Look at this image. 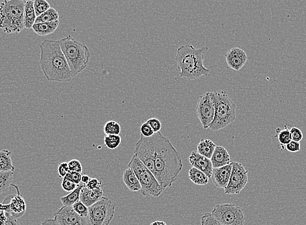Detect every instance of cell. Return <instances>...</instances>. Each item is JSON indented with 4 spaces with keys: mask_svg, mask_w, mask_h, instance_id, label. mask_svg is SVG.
I'll return each mask as SVG.
<instances>
[{
    "mask_svg": "<svg viewBox=\"0 0 306 225\" xmlns=\"http://www.w3.org/2000/svg\"><path fill=\"white\" fill-rule=\"evenodd\" d=\"M154 143L155 178L164 190L170 187L177 180L183 170L181 154L172 145L170 139L161 132L152 135Z\"/></svg>",
    "mask_w": 306,
    "mask_h": 225,
    "instance_id": "1",
    "label": "cell"
},
{
    "mask_svg": "<svg viewBox=\"0 0 306 225\" xmlns=\"http://www.w3.org/2000/svg\"><path fill=\"white\" fill-rule=\"evenodd\" d=\"M40 65L49 82H69L73 76L58 41L47 40L40 46Z\"/></svg>",
    "mask_w": 306,
    "mask_h": 225,
    "instance_id": "2",
    "label": "cell"
},
{
    "mask_svg": "<svg viewBox=\"0 0 306 225\" xmlns=\"http://www.w3.org/2000/svg\"><path fill=\"white\" fill-rule=\"evenodd\" d=\"M208 50L207 47L196 49L190 45L179 47L174 59L180 70L179 76L184 79L194 80L208 76L211 70L205 67L203 63L205 52Z\"/></svg>",
    "mask_w": 306,
    "mask_h": 225,
    "instance_id": "3",
    "label": "cell"
},
{
    "mask_svg": "<svg viewBox=\"0 0 306 225\" xmlns=\"http://www.w3.org/2000/svg\"><path fill=\"white\" fill-rule=\"evenodd\" d=\"M24 0H4L0 4V29L8 34H18L25 29Z\"/></svg>",
    "mask_w": 306,
    "mask_h": 225,
    "instance_id": "4",
    "label": "cell"
},
{
    "mask_svg": "<svg viewBox=\"0 0 306 225\" xmlns=\"http://www.w3.org/2000/svg\"><path fill=\"white\" fill-rule=\"evenodd\" d=\"M58 41L74 78L86 69L90 60V52L86 45L71 36Z\"/></svg>",
    "mask_w": 306,
    "mask_h": 225,
    "instance_id": "5",
    "label": "cell"
},
{
    "mask_svg": "<svg viewBox=\"0 0 306 225\" xmlns=\"http://www.w3.org/2000/svg\"><path fill=\"white\" fill-rule=\"evenodd\" d=\"M215 115L209 128L218 131L226 128L236 120L237 105L225 91L211 92Z\"/></svg>",
    "mask_w": 306,
    "mask_h": 225,
    "instance_id": "6",
    "label": "cell"
},
{
    "mask_svg": "<svg viewBox=\"0 0 306 225\" xmlns=\"http://www.w3.org/2000/svg\"><path fill=\"white\" fill-rule=\"evenodd\" d=\"M128 167L134 170L138 178L141 186L140 192L142 195L155 198L161 196L164 191L163 187L152 172L135 155H133Z\"/></svg>",
    "mask_w": 306,
    "mask_h": 225,
    "instance_id": "7",
    "label": "cell"
},
{
    "mask_svg": "<svg viewBox=\"0 0 306 225\" xmlns=\"http://www.w3.org/2000/svg\"><path fill=\"white\" fill-rule=\"evenodd\" d=\"M88 207L87 218L89 225H109L114 217L115 204L105 196Z\"/></svg>",
    "mask_w": 306,
    "mask_h": 225,
    "instance_id": "8",
    "label": "cell"
},
{
    "mask_svg": "<svg viewBox=\"0 0 306 225\" xmlns=\"http://www.w3.org/2000/svg\"><path fill=\"white\" fill-rule=\"evenodd\" d=\"M212 215L224 225H244L245 216L241 207L235 204H220L214 206Z\"/></svg>",
    "mask_w": 306,
    "mask_h": 225,
    "instance_id": "9",
    "label": "cell"
},
{
    "mask_svg": "<svg viewBox=\"0 0 306 225\" xmlns=\"http://www.w3.org/2000/svg\"><path fill=\"white\" fill-rule=\"evenodd\" d=\"M231 164L232 172L230 180L224 192L226 195H239L248 182V171L242 163L232 161Z\"/></svg>",
    "mask_w": 306,
    "mask_h": 225,
    "instance_id": "10",
    "label": "cell"
},
{
    "mask_svg": "<svg viewBox=\"0 0 306 225\" xmlns=\"http://www.w3.org/2000/svg\"><path fill=\"white\" fill-rule=\"evenodd\" d=\"M134 155L145 165L155 176L154 143L152 137H147L141 134L140 139L135 144Z\"/></svg>",
    "mask_w": 306,
    "mask_h": 225,
    "instance_id": "11",
    "label": "cell"
},
{
    "mask_svg": "<svg viewBox=\"0 0 306 225\" xmlns=\"http://www.w3.org/2000/svg\"><path fill=\"white\" fill-rule=\"evenodd\" d=\"M197 115L203 128L207 130L213 122L215 115V108L211 92H207L204 95L200 96L198 104L196 107Z\"/></svg>",
    "mask_w": 306,
    "mask_h": 225,
    "instance_id": "12",
    "label": "cell"
},
{
    "mask_svg": "<svg viewBox=\"0 0 306 225\" xmlns=\"http://www.w3.org/2000/svg\"><path fill=\"white\" fill-rule=\"evenodd\" d=\"M11 185L17 190V193L7 196L2 205L6 212L10 213L13 217L18 219L26 213L27 207L25 198L20 193L18 186L12 183Z\"/></svg>",
    "mask_w": 306,
    "mask_h": 225,
    "instance_id": "13",
    "label": "cell"
},
{
    "mask_svg": "<svg viewBox=\"0 0 306 225\" xmlns=\"http://www.w3.org/2000/svg\"><path fill=\"white\" fill-rule=\"evenodd\" d=\"M54 219L60 225H89L87 218L78 215L72 206L61 207L54 214Z\"/></svg>",
    "mask_w": 306,
    "mask_h": 225,
    "instance_id": "14",
    "label": "cell"
},
{
    "mask_svg": "<svg viewBox=\"0 0 306 225\" xmlns=\"http://www.w3.org/2000/svg\"><path fill=\"white\" fill-rule=\"evenodd\" d=\"M225 58L228 67L235 71H239L248 60L246 52L240 48H233L229 50Z\"/></svg>",
    "mask_w": 306,
    "mask_h": 225,
    "instance_id": "15",
    "label": "cell"
},
{
    "mask_svg": "<svg viewBox=\"0 0 306 225\" xmlns=\"http://www.w3.org/2000/svg\"><path fill=\"white\" fill-rule=\"evenodd\" d=\"M231 172H232L231 163L223 167L214 168L211 178L214 185L218 188H226L230 180Z\"/></svg>",
    "mask_w": 306,
    "mask_h": 225,
    "instance_id": "16",
    "label": "cell"
},
{
    "mask_svg": "<svg viewBox=\"0 0 306 225\" xmlns=\"http://www.w3.org/2000/svg\"><path fill=\"white\" fill-rule=\"evenodd\" d=\"M189 159V162L192 167H195L196 169L204 172L209 177V178H211L214 168L211 159L202 156V155L195 151L192 152L190 154Z\"/></svg>",
    "mask_w": 306,
    "mask_h": 225,
    "instance_id": "17",
    "label": "cell"
},
{
    "mask_svg": "<svg viewBox=\"0 0 306 225\" xmlns=\"http://www.w3.org/2000/svg\"><path fill=\"white\" fill-rule=\"evenodd\" d=\"M104 190L102 186L97 189L90 190L86 185L83 186L80 192V201L86 206L89 207L95 204L103 196Z\"/></svg>",
    "mask_w": 306,
    "mask_h": 225,
    "instance_id": "18",
    "label": "cell"
},
{
    "mask_svg": "<svg viewBox=\"0 0 306 225\" xmlns=\"http://www.w3.org/2000/svg\"><path fill=\"white\" fill-rule=\"evenodd\" d=\"M211 159L213 168L223 167V166L231 164L230 155L227 150L222 146H216Z\"/></svg>",
    "mask_w": 306,
    "mask_h": 225,
    "instance_id": "19",
    "label": "cell"
},
{
    "mask_svg": "<svg viewBox=\"0 0 306 225\" xmlns=\"http://www.w3.org/2000/svg\"><path fill=\"white\" fill-rule=\"evenodd\" d=\"M122 180L130 191L132 192L140 191L141 189L140 182L137 176L135 175L134 170L131 169L130 168H128L124 172Z\"/></svg>",
    "mask_w": 306,
    "mask_h": 225,
    "instance_id": "20",
    "label": "cell"
},
{
    "mask_svg": "<svg viewBox=\"0 0 306 225\" xmlns=\"http://www.w3.org/2000/svg\"><path fill=\"white\" fill-rule=\"evenodd\" d=\"M59 25V21L51 23H36L33 26L32 30L39 36H47L55 32Z\"/></svg>",
    "mask_w": 306,
    "mask_h": 225,
    "instance_id": "21",
    "label": "cell"
},
{
    "mask_svg": "<svg viewBox=\"0 0 306 225\" xmlns=\"http://www.w3.org/2000/svg\"><path fill=\"white\" fill-rule=\"evenodd\" d=\"M36 13L35 12L34 1L25 2V28L26 29H32L33 26L36 24Z\"/></svg>",
    "mask_w": 306,
    "mask_h": 225,
    "instance_id": "22",
    "label": "cell"
},
{
    "mask_svg": "<svg viewBox=\"0 0 306 225\" xmlns=\"http://www.w3.org/2000/svg\"><path fill=\"white\" fill-rule=\"evenodd\" d=\"M216 146V144L211 139H203L199 143L197 147V152L207 158L211 159Z\"/></svg>",
    "mask_w": 306,
    "mask_h": 225,
    "instance_id": "23",
    "label": "cell"
},
{
    "mask_svg": "<svg viewBox=\"0 0 306 225\" xmlns=\"http://www.w3.org/2000/svg\"><path fill=\"white\" fill-rule=\"evenodd\" d=\"M15 170L12 159V152L4 149L0 150V171H13Z\"/></svg>",
    "mask_w": 306,
    "mask_h": 225,
    "instance_id": "24",
    "label": "cell"
},
{
    "mask_svg": "<svg viewBox=\"0 0 306 225\" xmlns=\"http://www.w3.org/2000/svg\"><path fill=\"white\" fill-rule=\"evenodd\" d=\"M189 177L192 182L198 185H205L209 182V177L200 170L192 167L189 171Z\"/></svg>",
    "mask_w": 306,
    "mask_h": 225,
    "instance_id": "25",
    "label": "cell"
},
{
    "mask_svg": "<svg viewBox=\"0 0 306 225\" xmlns=\"http://www.w3.org/2000/svg\"><path fill=\"white\" fill-rule=\"evenodd\" d=\"M84 185L79 184L74 191L70 192L67 195L61 196L60 200L63 206H72L74 203L80 200V192Z\"/></svg>",
    "mask_w": 306,
    "mask_h": 225,
    "instance_id": "26",
    "label": "cell"
},
{
    "mask_svg": "<svg viewBox=\"0 0 306 225\" xmlns=\"http://www.w3.org/2000/svg\"><path fill=\"white\" fill-rule=\"evenodd\" d=\"M59 13L54 8H50L47 12L37 17L36 23H51L59 21Z\"/></svg>",
    "mask_w": 306,
    "mask_h": 225,
    "instance_id": "27",
    "label": "cell"
},
{
    "mask_svg": "<svg viewBox=\"0 0 306 225\" xmlns=\"http://www.w3.org/2000/svg\"><path fill=\"white\" fill-rule=\"evenodd\" d=\"M13 171H0V193H4L10 188L13 179Z\"/></svg>",
    "mask_w": 306,
    "mask_h": 225,
    "instance_id": "28",
    "label": "cell"
},
{
    "mask_svg": "<svg viewBox=\"0 0 306 225\" xmlns=\"http://www.w3.org/2000/svg\"><path fill=\"white\" fill-rule=\"evenodd\" d=\"M104 145L108 149L114 150L121 145L122 139L119 135H106L104 139Z\"/></svg>",
    "mask_w": 306,
    "mask_h": 225,
    "instance_id": "29",
    "label": "cell"
},
{
    "mask_svg": "<svg viewBox=\"0 0 306 225\" xmlns=\"http://www.w3.org/2000/svg\"><path fill=\"white\" fill-rule=\"evenodd\" d=\"M121 127L118 122L110 121L104 124V132L105 135H119Z\"/></svg>",
    "mask_w": 306,
    "mask_h": 225,
    "instance_id": "30",
    "label": "cell"
},
{
    "mask_svg": "<svg viewBox=\"0 0 306 225\" xmlns=\"http://www.w3.org/2000/svg\"><path fill=\"white\" fill-rule=\"evenodd\" d=\"M279 130L277 131V139L278 141L282 146H286L288 143H289L292 141L291 135H290V130L287 126H285V129L283 130H280V128L277 129Z\"/></svg>",
    "mask_w": 306,
    "mask_h": 225,
    "instance_id": "31",
    "label": "cell"
},
{
    "mask_svg": "<svg viewBox=\"0 0 306 225\" xmlns=\"http://www.w3.org/2000/svg\"><path fill=\"white\" fill-rule=\"evenodd\" d=\"M34 6L37 17L40 16L50 8V4L47 0H34Z\"/></svg>",
    "mask_w": 306,
    "mask_h": 225,
    "instance_id": "32",
    "label": "cell"
},
{
    "mask_svg": "<svg viewBox=\"0 0 306 225\" xmlns=\"http://www.w3.org/2000/svg\"><path fill=\"white\" fill-rule=\"evenodd\" d=\"M201 225H224L216 219L211 213H205L201 217Z\"/></svg>",
    "mask_w": 306,
    "mask_h": 225,
    "instance_id": "33",
    "label": "cell"
},
{
    "mask_svg": "<svg viewBox=\"0 0 306 225\" xmlns=\"http://www.w3.org/2000/svg\"><path fill=\"white\" fill-rule=\"evenodd\" d=\"M72 207L74 210L82 217H87L88 215L89 207L86 206L82 201L79 200L74 203Z\"/></svg>",
    "mask_w": 306,
    "mask_h": 225,
    "instance_id": "34",
    "label": "cell"
},
{
    "mask_svg": "<svg viewBox=\"0 0 306 225\" xmlns=\"http://www.w3.org/2000/svg\"><path fill=\"white\" fill-rule=\"evenodd\" d=\"M82 173H80V172L71 171V170H69V171L68 172L67 175L65 176L64 178L76 183V184L79 185L81 182V180H82Z\"/></svg>",
    "mask_w": 306,
    "mask_h": 225,
    "instance_id": "35",
    "label": "cell"
},
{
    "mask_svg": "<svg viewBox=\"0 0 306 225\" xmlns=\"http://www.w3.org/2000/svg\"><path fill=\"white\" fill-rule=\"evenodd\" d=\"M68 165H69V170H71V171L78 172L82 173L83 170L82 163L78 159H72V160L68 163Z\"/></svg>",
    "mask_w": 306,
    "mask_h": 225,
    "instance_id": "36",
    "label": "cell"
},
{
    "mask_svg": "<svg viewBox=\"0 0 306 225\" xmlns=\"http://www.w3.org/2000/svg\"><path fill=\"white\" fill-rule=\"evenodd\" d=\"M77 184L76 183L71 182L68 179L63 178L62 183H61V187L62 189L64 190V191L67 192H71L74 191V189L78 187Z\"/></svg>",
    "mask_w": 306,
    "mask_h": 225,
    "instance_id": "37",
    "label": "cell"
},
{
    "mask_svg": "<svg viewBox=\"0 0 306 225\" xmlns=\"http://www.w3.org/2000/svg\"><path fill=\"white\" fill-rule=\"evenodd\" d=\"M290 135L292 141L300 142L303 139V134L298 128L292 127L290 129Z\"/></svg>",
    "mask_w": 306,
    "mask_h": 225,
    "instance_id": "38",
    "label": "cell"
},
{
    "mask_svg": "<svg viewBox=\"0 0 306 225\" xmlns=\"http://www.w3.org/2000/svg\"><path fill=\"white\" fill-rule=\"evenodd\" d=\"M141 134L143 135V136L149 137L152 136L154 135V131L152 130L151 127L147 122H144L142 124L140 128Z\"/></svg>",
    "mask_w": 306,
    "mask_h": 225,
    "instance_id": "39",
    "label": "cell"
},
{
    "mask_svg": "<svg viewBox=\"0 0 306 225\" xmlns=\"http://www.w3.org/2000/svg\"><path fill=\"white\" fill-rule=\"evenodd\" d=\"M147 122L149 124L155 133L159 132L161 131L162 128L161 122L158 119H157V118H150V119H148Z\"/></svg>",
    "mask_w": 306,
    "mask_h": 225,
    "instance_id": "40",
    "label": "cell"
},
{
    "mask_svg": "<svg viewBox=\"0 0 306 225\" xmlns=\"http://www.w3.org/2000/svg\"><path fill=\"white\" fill-rule=\"evenodd\" d=\"M300 148L301 146L300 142L292 140L290 141L289 143H288L287 145H286V149H287L288 152L292 153L300 151Z\"/></svg>",
    "mask_w": 306,
    "mask_h": 225,
    "instance_id": "41",
    "label": "cell"
},
{
    "mask_svg": "<svg viewBox=\"0 0 306 225\" xmlns=\"http://www.w3.org/2000/svg\"><path fill=\"white\" fill-rule=\"evenodd\" d=\"M69 171V169L68 163L62 162L60 163V164H59L58 168V172L59 176H60V178H64V177L67 175V174Z\"/></svg>",
    "mask_w": 306,
    "mask_h": 225,
    "instance_id": "42",
    "label": "cell"
},
{
    "mask_svg": "<svg viewBox=\"0 0 306 225\" xmlns=\"http://www.w3.org/2000/svg\"><path fill=\"white\" fill-rule=\"evenodd\" d=\"M102 182L97 178H91L89 182L86 185V187L87 189L93 190L98 188V187H102Z\"/></svg>",
    "mask_w": 306,
    "mask_h": 225,
    "instance_id": "43",
    "label": "cell"
},
{
    "mask_svg": "<svg viewBox=\"0 0 306 225\" xmlns=\"http://www.w3.org/2000/svg\"><path fill=\"white\" fill-rule=\"evenodd\" d=\"M7 219L5 225H21L17 218L13 217L10 213L6 212Z\"/></svg>",
    "mask_w": 306,
    "mask_h": 225,
    "instance_id": "44",
    "label": "cell"
},
{
    "mask_svg": "<svg viewBox=\"0 0 306 225\" xmlns=\"http://www.w3.org/2000/svg\"><path fill=\"white\" fill-rule=\"evenodd\" d=\"M6 219V211L3 207H0V225H5Z\"/></svg>",
    "mask_w": 306,
    "mask_h": 225,
    "instance_id": "45",
    "label": "cell"
},
{
    "mask_svg": "<svg viewBox=\"0 0 306 225\" xmlns=\"http://www.w3.org/2000/svg\"><path fill=\"white\" fill-rule=\"evenodd\" d=\"M41 225H60L54 219H48L44 220Z\"/></svg>",
    "mask_w": 306,
    "mask_h": 225,
    "instance_id": "46",
    "label": "cell"
},
{
    "mask_svg": "<svg viewBox=\"0 0 306 225\" xmlns=\"http://www.w3.org/2000/svg\"><path fill=\"white\" fill-rule=\"evenodd\" d=\"M90 177L85 174V175L82 176V180H81V182L83 183V184L86 185L87 183L89 182V181L90 180Z\"/></svg>",
    "mask_w": 306,
    "mask_h": 225,
    "instance_id": "47",
    "label": "cell"
},
{
    "mask_svg": "<svg viewBox=\"0 0 306 225\" xmlns=\"http://www.w3.org/2000/svg\"><path fill=\"white\" fill-rule=\"evenodd\" d=\"M150 225H167L165 221H161V220H157L152 222Z\"/></svg>",
    "mask_w": 306,
    "mask_h": 225,
    "instance_id": "48",
    "label": "cell"
},
{
    "mask_svg": "<svg viewBox=\"0 0 306 225\" xmlns=\"http://www.w3.org/2000/svg\"><path fill=\"white\" fill-rule=\"evenodd\" d=\"M24 1H25V2H27V1H33V0H24Z\"/></svg>",
    "mask_w": 306,
    "mask_h": 225,
    "instance_id": "49",
    "label": "cell"
},
{
    "mask_svg": "<svg viewBox=\"0 0 306 225\" xmlns=\"http://www.w3.org/2000/svg\"><path fill=\"white\" fill-rule=\"evenodd\" d=\"M0 207H3V205H2V204H0Z\"/></svg>",
    "mask_w": 306,
    "mask_h": 225,
    "instance_id": "50",
    "label": "cell"
}]
</instances>
